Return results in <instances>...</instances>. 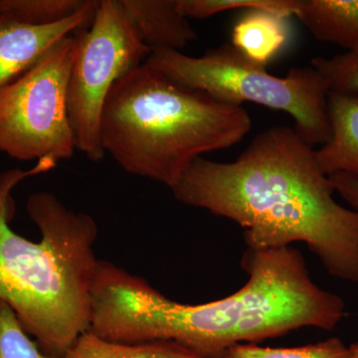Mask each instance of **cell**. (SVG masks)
<instances>
[{"label": "cell", "mask_w": 358, "mask_h": 358, "mask_svg": "<svg viewBox=\"0 0 358 358\" xmlns=\"http://www.w3.org/2000/svg\"><path fill=\"white\" fill-rule=\"evenodd\" d=\"M171 192L241 226L249 249L303 242L329 274L358 282V212L334 200L315 150L294 129L261 131L232 162L199 157Z\"/></svg>", "instance_id": "7a4b0ae2"}, {"label": "cell", "mask_w": 358, "mask_h": 358, "mask_svg": "<svg viewBox=\"0 0 358 358\" xmlns=\"http://www.w3.org/2000/svg\"><path fill=\"white\" fill-rule=\"evenodd\" d=\"M327 115L331 136L315 150L317 164L327 176L345 173L358 178V95L329 93Z\"/></svg>", "instance_id": "30bf717a"}, {"label": "cell", "mask_w": 358, "mask_h": 358, "mask_svg": "<svg viewBox=\"0 0 358 358\" xmlns=\"http://www.w3.org/2000/svg\"><path fill=\"white\" fill-rule=\"evenodd\" d=\"M251 128L242 106L181 86L143 63L110 89L100 140L124 171L171 189L195 159L237 145Z\"/></svg>", "instance_id": "277c9868"}, {"label": "cell", "mask_w": 358, "mask_h": 358, "mask_svg": "<svg viewBox=\"0 0 358 358\" xmlns=\"http://www.w3.org/2000/svg\"><path fill=\"white\" fill-rule=\"evenodd\" d=\"M98 3L49 25L28 24L0 13V90L24 74L54 44L92 23Z\"/></svg>", "instance_id": "ba28073f"}, {"label": "cell", "mask_w": 358, "mask_h": 358, "mask_svg": "<svg viewBox=\"0 0 358 358\" xmlns=\"http://www.w3.org/2000/svg\"><path fill=\"white\" fill-rule=\"evenodd\" d=\"M178 8L186 18L204 20L232 9L268 11L291 17L296 16L301 0H178Z\"/></svg>", "instance_id": "2e32d148"}, {"label": "cell", "mask_w": 358, "mask_h": 358, "mask_svg": "<svg viewBox=\"0 0 358 358\" xmlns=\"http://www.w3.org/2000/svg\"><path fill=\"white\" fill-rule=\"evenodd\" d=\"M310 64L329 93L358 95V49L331 58H313Z\"/></svg>", "instance_id": "e0dca14e"}, {"label": "cell", "mask_w": 358, "mask_h": 358, "mask_svg": "<svg viewBox=\"0 0 358 358\" xmlns=\"http://www.w3.org/2000/svg\"><path fill=\"white\" fill-rule=\"evenodd\" d=\"M334 192L358 212V178L345 173H336L329 176Z\"/></svg>", "instance_id": "d6986e66"}, {"label": "cell", "mask_w": 358, "mask_h": 358, "mask_svg": "<svg viewBox=\"0 0 358 358\" xmlns=\"http://www.w3.org/2000/svg\"><path fill=\"white\" fill-rule=\"evenodd\" d=\"M150 52L180 51L197 39L178 0H121Z\"/></svg>", "instance_id": "9c48e42d"}, {"label": "cell", "mask_w": 358, "mask_h": 358, "mask_svg": "<svg viewBox=\"0 0 358 358\" xmlns=\"http://www.w3.org/2000/svg\"><path fill=\"white\" fill-rule=\"evenodd\" d=\"M91 0H0V13L32 25L67 20L92 6Z\"/></svg>", "instance_id": "5bb4252c"}, {"label": "cell", "mask_w": 358, "mask_h": 358, "mask_svg": "<svg viewBox=\"0 0 358 358\" xmlns=\"http://www.w3.org/2000/svg\"><path fill=\"white\" fill-rule=\"evenodd\" d=\"M56 166V160L46 157L28 171L0 173V300L10 306L23 329L51 358L62 357L91 326L98 225L92 216L70 210L47 192L30 195L26 205L41 241L16 234L8 223L14 214L13 188Z\"/></svg>", "instance_id": "3957f363"}, {"label": "cell", "mask_w": 358, "mask_h": 358, "mask_svg": "<svg viewBox=\"0 0 358 358\" xmlns=\"http://www.w3.org/2000/svg\"><path fill=\"white\" fill-rule=\"evenodd\" d=\"M223 358H358L350 346L339 338H331L322 343L292 348H261L255 345H232Z\"/></svg>", "instance_id": "9a60e30c"}, {"label": "cell", "mask_w": 358, "mask_h": 358, "mask_svg": "<svg viewBox=\"0 0 358 358\" xmlns=\"http://www.w3.org/2000/svg\"><path fill=\"white\" fill-rule=\"evenodd\" d=\"M75 52L72 34L0 90V152L18 160L49 157L57 162L74 155L68 84Z\"/></svg>", "instance_id": "8992f818"}, {"label": "cell", "mask_w": 358, "mask_h": 358, "mask_svg": "<svg viewBox=\"0 0 358 358\" xmlns=\"http://www.w3.org/2000/svg\"><path fill=\"white\" fill-rule=\"evenodd\" d=\"M296 17L315 38L358 49V0H303Z\"/></svg>", "instance_id": "7c38bea8"}, {"label": "cell", "mask_w": 358, "mask_h": 358, "mask_svg": "<svg viewBox=\"0 0 358 358\" xmlns=\"http://www.w3.org/2000/svg\"><path fill=\"white\" fill-rule=\"evenodd\" d=\"M60 358H199L173 341L120 343L91 331L80 334Z\"/></svg>", "instance_id": "4fadbf2b"}, {"label": "cell", "mask_w": 358, "mask_h": 358, "mask_svg": "<svg viewBox=\"0 0 358 358\" xmlns=\"http://www.w3.org/2000/svg\"><path fill=\"white\" fill-rule=\"evenodd\" d=\"M249 280L222 300L185 305L150 282L106 266L92 289L90 331L120 343L173 341L199 358H223L238 343H259L303 327L331 331L345 315L341 296L310 280L303 257L289 247L247 250Z\"/></svg>", "instance_id": "6da1fadb"}, {"label": "cell", "mask_w": 358, "mask_h": 358, "mask_svg": "<svg viewBox=\"0 0 358 358\" xmlns=\"http://www.w3.org/2000/svg\"><path fill=\"white\" fill-rule=\"evenodd\" d=\"M289 18L265 10H246L232 31V45L252 63L267 67L291 38Z\"/></svg>", "instance_id": "8fae6325"}, {"label": "cell", "mask_w": 358, "mask_h": 358, "mask_svg": "<svg viewBox=\"0 0 358 358\" xmlns=\"http://www.w3.org/2000/svg\"><path fill=\"white\" fill-rule=\"evenodd\" d=\"M76 37L68 84V113L76 150L92 162L105 157L101 115L115 82L145 62L150 50L121 0L99 1L88 29Z\"/></svg>", "instance_id": "52a82bcc"}, {"label": "cell", "mask_w": 358, "mask_h": 358, "mask_svg": "<svg viewBox=\"0 0 358 358\" xmlns=\"http://www.w3.org/2000/svg\"><path fill=\"white\" fill-rule=\"evenodd\" d=\"M350 348H352V352L355 353V355L358 357V343H353V345H350Z\"/></svg>", "instance_id": "ffe728a7"}, {"label": "cell", "mask_w": 358, "mask_h": 358, "mask_svg": "<svg viewBox=\"0 0 358 358\" xmlns=\"http://www.w3.org/2000/svg\"><path fill=\"white\" fill-rule=\"evenodd\" d=\"M28 336L10 306L0 300V358H51Z\"/></svg>", "instance_id": "ac0fdd59"}, {"label": "cell", "mask_w": 358, "mask_h": 358, "mask_svg": "<svg viewBox=\"0 0 358 358\" xmlns=\"http://www.w3.org/2000/svg\"><path fill=\"white\" fill-rule=\"evenodd\" d=\"M145 63L171 81L220 102L236 106L250 102L287 113L308 145H324L331 138L329 91L313 67L293 68L285 77L274 76L228 43L209 49L201 57L180 51H152Z\"/></svg>", "instance_id": "5b68a950"}]
</instances>
